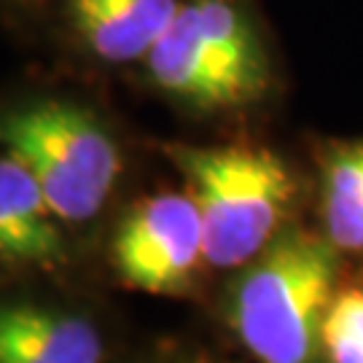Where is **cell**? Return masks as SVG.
<instances>
[{
  "label": "cell",
  "mask_w": 363,
  "mask_h": 363,
  "mask_svg": "<svg viewBox=\"0 0 363 363\" xmlns=\"http://www.w3.org/2000/svg\"><path fill=\"white\" fill-rule=\"evenodd\" d=\"M164 100L191 113H237L274 86V60L250 0H183L138 67Z\"/></svg>",
  "instance_id": "obj_1"
},
{
  "label": "cell",
  "mask_w": 363,
  "mask_h": 363,
  "mask_svg": "<svg viewBox=\"0 0 363 363\" xmlns=\"http://www.w3.org/2000/svg\"><path fill=\"white\" fill-rule=\"evenodd\" d=\"M337 253L325 234L286 226L240 267L226 318L259 363H325L323 318L334 298Z\"/></svg>",
  "instance_id": "obj_2"
},
{
  "label": "cell",
  "mask_w": 363,
  "mask_h": 363,
  "mask_svg": "<svg viewBox=\"0 0 363 363\" xmlns=\"http://www.w3.org/2000/svg\"><path fill=\"white\" fill-rule=\"evenodd\" d=\"M162 154L186 178L199 208L210 267H245L288 226L296 186L274 151L247 143H167Z\"/></svg>",
  "instance_id": "obj_3"
},
{
  "label": "cell",
  "mask_w": 363,
  "mask_h": 363,
  "mask_svg": "<svg viewBox=\"0 0 363 363\" xmlns=\"http://www.w3.org/2000/svg\"><path fill=\"white\" fill-rule=\"evenodd\" d=\"M0 151L25 164L62 223H86L108 205L124 172L113 132L89 105L25 97L0 105Z\"/></svg>",
  "instance_id": "obj_4"
},
{
  "label": "cell",
  "mask_w": 363,
  "mask_h": 363,
  "mask_svg": "<svg viewBox=\"0 0 363 363\" xmlns=\"http://www.w3.org/2000/svg\"><path fill=\"white\" fill-rule=\"evenodd\" d=\"M111 259L127 286L156 296L183 294L208 264L191 191H159L135 202L113 234Z\"/></svg>",
  "instance_id": "obj_5"
},
{
  "label": "cell",
  "mask_w": 363,
  "mask_h": 363,
  "mask_svg": "<svg viewBox=\"0 0 363 363\" xmlns=\"http://www.w3.org/2000/svg\"><path fill=\"white\" fill-rule=\"evenodd\" d=\"M67 40L100 67H140L183 0H60Z\"/></svg>",
  "instance_id": "obj_6"
},
{
  "label": "cell",
  "mask_w": 363,
  "mask_h": 363,
  "mask_svg": "<svg viewBox=\"0 0 363 363\" xmlns=\"http://www.w3.org/2000/svg\"><path fill=\"white\" fill-rule=\"evenodd\" d=\"M0 261L38 269L67 261L62 220L35 175L9 151L0 154Z\"/></svg>",
  "instance_id": "obj_7"
},
{
  "label": "cell",
  "mask_w": 363,
  "mask_h": 363,
  "mask_svg": "<svg viewBox=\"0 0 363 363\" xmlns=\"http://www.w3.org/2000/svg\"><path fill=\"white\" fill-rule=\"evenodd\" d=\"M0 334L40 363H100L103 339L91 323L30 304H0Z\"/></svg>",
  "instance_id": "obj_8"
},
{
  "label": "cell",
  "mask_w": 363,
  "mask_h": 363,
  "mask_svg": "<svg viewBox=\"0 0 363 363\" xmlns=\"http://www.w3.org/2000/svg\"><path fill=\"white\" fill-rule=\"evenodd\" d=\"M320 213L331 245L363 253V140L334 145L323 156Z\"/></svg>",
  "instance_id": "obj_9"
},
{
  "label": "cell",
  "mask_w": 363,
  "mask_h": 363,
  "mask_svg": "<svg viewBox=\"0 0 363 363\" xmlns=\"http://www.w3.org/2000/svg\"><path fill=\"white\" fill-rule=\"evenodd\" d=\"M325 363H363V288L334 294L323 318Z\"/></svg>",
  "instance_id": "obj_10"
},
{
  "label": "cell",
  "mask_w": 363,
  "mask_h": 363,
  "mask_svg": "<svg viewBox=\"0 0 363 363\" xmlns=\"http://www.w3.org/2000/svg\"><path fill=\"white\" fill-rule=\"evenodd\" d=\"M0 363H40V361L33 358L25 347H19L13 339L0 334Z\"/></svg>",
  "instance_id": "obj_11"
},
{
  "label": "cell",
  "mask_w": 363,
  "mask_h": 363,
  "mask_svg": "<svg viewBox=\"0 0 363 363\" xmlns=\"http://www.w3.org/2000/svg\"><path fill=\"white\" fill-rule=\"evenodd\" d=\"M16 3H33V0H16Z\"/></svg>",
  "instance_id": "obj_12"
}]
</instances>
